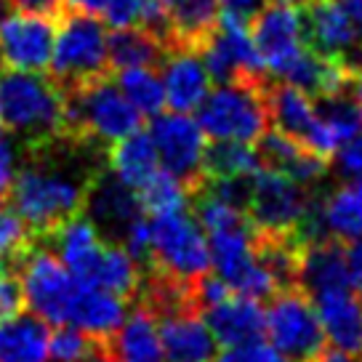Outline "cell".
Returning <instances> with one entry per match:
<instances>
[{"label":"cell","mask_w":362,"mask_h":362,"mask_svg":"<svg viewBox=\"0 0 362 362\" xmlns=\"http://www.w3.org/2000/svg\"><path fill=\"white\" fill-rule=\"evenodd\" d=\"M83 362H117V360H115L112 354H110V349L104 346V341H102V344H99L96 349L90 351V354H88V357H86Z\"/></svg>","instance_id":"cell-46"},{"label":"cell","mask_w":362,"mask_h":362,"mask_svg":"<svg viewBox=\"0 0 362 362\" xmlns=\"http://www.w3.org/2000/svg\"><path fill=\"white\" fill-rule=\"evenodd\" d=\"M136 194H139L144 216H163L173 214V211H184L187 203H189V194L181 187V181L163 168L141 189H136Z\"/></svg>","instance_id":"cell-32"},{"label":"cell","mask_w":362,"mask_h":362,"mask_svg":"<svg viewBox=\"0 0 362 362\" xmlns=\"http://www.w3.org/2000/svg\"><path fill=\"white\" fill-rule=\"evenodd\" d=\"M264 165H261V158L253 149V144L232 141V139H214V144L205 147V179H214V176H253Z\"/></svg>","instance_id":"cell-31"},{"label":"cell","mask_w":362,"mask_h":362,"mask_svg":"<svg viewBox=\"0 0 362 362\" xmlns=\"http://www.w3.org/2000/svg\"><path fill=\"white\" fill-rule=\"evenodd\" d=\"M218 0H165V48L200 54L218 24Z\"/></svg>","instance_id":"cell-16"},{"label":"cell","mask_w":362,"mask_h":362,"mask_svg":"<svg viewBox=\"0 0 362 362\" xmlns=\"http://www.w3.org/2000/svg\"><path fill=\"white\" fill-rule=\"evenodd\" d=\"M341 8L346 11V16H349V22L354 24V30H357V35H360L362 40V0H339Z\"/></svg>","instance_id":"cell-44"},{"label":"cell","mask_w":362,"mask_h":362,"mask_svg":"<svg viewBox=\"0 0 362 362\" xmlns=\"http://www.w3.org/2000/svg\"><path fill=\"white\" fill-rule=\"evenodd\" d=\"M54 19L19 11L0 19V57L13 69L43 72L54 51Z\"/></svg>","instance_id":"cell-14"},{"label":"cell","mask_w":362,"mask_h":362,"mask_svg":"<svg viewBox=\"0 0 362 362\" xmlns=\"http://www.w3.org/2000/svg\"><path fill=\"white\" fill-rule=\"evenodd\" d=\"M102 341L75 325H59L48 339V362H83Z\"/></svg>","instance_id":"cell-33"},{"label":"cell","mask_w":362,"mask_h":362,"mask_svg":"<svg viewBox=\"0 0 362 362\" xmlns=\"http://www.w3.org/2000/svg\"><path fill=\"white\" fill-rule=\"evenodd\" d=\"M256 144H259L256 152H259L264 168L280 170L293 181H298L301 187H312L328 173L330 160L320 158L317 152L304 147L293 136L283 134L280 128H274V131L267 128Z\"/></svg>","instance_id":"cell-19"},{"label":"cell","mask_w":362,"mask_h":362,"mask_svg":"<svg viewBox=\"0 0 362 362\" xmlns=\"http://www.w3.org/2000/svg\"><path fill=\"white\" fill-rule=\"evenodd\" d=\"M3 64H6V62H3V57H0V72H3Z\"/></svg>","instance_id":"cell-50"},{"label":"cell","mask_w":362,"mask_h":362,"mask_svg":"<svg viewBox=\"0 0 362 362\" xmlns=\"http://www.w3.org/2000/svg\"><path fill=\"white\" fill-rule=\"evenodd\" d=\"M16 176V155L13 147L0 136V197L6 200V194L11 189V181Z\"/></svg>","instance_id":"cell-40"},{"label":"cell","mask_w":362,"mask_h":362,"mask_svg":"<svg viewBox=\"0 0 362 362\" xmlns=\"http://www.w3.org/2000/svg\"><path fill=\"white\" fill-rule=\"evenodd\" d=\"M218 6H224V11L235 13V16L248 22L250 16L264 6V0H218Z\"/></svg>","instance_id":"cell-41"},{"label":"cell","mask_w":362,"mask_h":362,"mask_svg":"<svg viewBox=\"0 0 362 362\" xmlns=\"http://www.w3.org/2000/svg\"><path fill=\"white\" fill-rule=\"evenodd\" d=\"M248 33L269 75H277L306 45L301 11L293 3L261 6L248 19Z\"/></svg>","instance_id":"cell-13"},{"label":"cell","mask_w":362,"mask_h":362,"mask_svg":"<svg viewBox=\"0 0 362 362\" xmlns=\"http://www.w3.org/2000/svg\"><path fill=\"white\" fill-rule=\"evenodd\" d=\"M51 325L30 309L0 320V362H48Z\"/></svg>","instance_id":"cell-25"},{"label":"cell","mask_w":362,"mask_h":362,"mask_svg":"<svg viewBox=\"0 0 362 362\" xmlns=\"http://www.w3.org/2000/svg\"><path fill=\"white\" fill-rule=\"evenodd\" d=\"M203 320L214 333L216 344L232 346L243 341L264 339L267 336V315L259 298L229 293L216 304L205 306Z\"/></svg>","instance_id":"cell-18"},{"label":"cell","mask_w":362,"mask_h":362,"mask_svg":"<svg viewBox=\"0 0 362 362\" xmlns=\"http://www.w3.org/2000/svg\"><path fill=\"white\" fill-rule=\"evenodd\" d=\"M6 8H8V0H0V19L6 16Z\"/></svg>","instance_id":"cell-48"},{"label":"cell","mask_w":362,"mask_h":362,"mask_svg":"<svg viewBox=\"0 0 362 362\" xmlns=\"http://www.w3.org/2000/svg\"><path fill=\"white\" fill-rule=\"evenodd\" d=\"M285 362H288V360H285Z\"/></svg>","instance_id":"cell-52"},{"label":"cell","mask_w":362,"mask_h":362,"mask_svg":"<svg viewBox=\"0 0 362 362\" xmlns=\"http://www.w3.org/2000/svg\"><path fill=\"white\" fill-rule=\"evenodd\" d=\"M3 214H6V200L0 197V224H3ZM0 261H3V245H0Z\"/></svg>","instance_id":"cell-47"},{"label":"cell","mask_w":362,"mask_h":362,"mask_svg":"<svg viewBox=\"0 0 362 362\" xmlns=\"http://www.w3.org/2000/svg\"><path fill=\"white\" fill-rule=\"evenodd\" d=\"M147 264L184 280H197L211 272V248L200 221L184 211L152 216Z\"/></svg>","instance_id":"cell-7"},{"label":"cell","mask_w":362,"mask_h":362,"mask_svg":"<svg viewBox=\"0 0 362 362\" xmlns=\"http://www.w3.org/2000/svg\"><path fill=\"white\" fill-rule=\"evenodd\" d=\"M351 96H354V102L360 107L362 112V62L354 67V78H351Z\"/></svg>","instance_id":"cell-45"},{"label":"cell","mask_w":362,"mask_h":362,"mask_svg":"<svg viewBox=\"0 0 362 362\" xmlns=\"http://www.w3.org/2000/svg\"><path fill=\"white\" fill-rule=\"evenodd\" d=\"M346 269H349L351 293L362 304V238L346 240Z\"/></svg>","instance_id":"cell-38"},{"label":"cell","mask_w":362,"mask_h":362,"mask_svg":"<svg viewBox=\"0 0 362 362\" xmlns=\"http://www.w3.org/2000/svg\"><path fill=\"white\" fill-rule=\"evenodd\" d=\"M125 304L128 301L104 291L99 285L75 280V291H72L67 309V322L96 336V339H110L115 330L120 328L125 312H128Z\"/></svg>","instance_id":"cell-20"},{"label":"cell","mask_w":362,"mask_h":362,"mask_svg":"<svg viewBox=\"0 0 362 362\" xmlns=\"http://www.w3.org/2000/svg\"><path fill=\"white\" fill-rule=\"evenodd\" d=\"M317 214L325 235H333L344 243L362 238V179L349 181L330 192L325 200H320Z\"/></svg>","instance_id":"cell-28"},{"label":"cell","mask_w":362,"mask_h":362,"mask_svg":"<svg viewBox=\"0 0 362 362\" xmlns=\"http://www.w3.org/2000/svg\"><path fill=\"white\" fill-rule=\"evenodd\" d=\"M315 362H357V354H351V351H344L339 346H325V349L317 354Z\"/></svg>","instance_id":"cell-42"},{"label":"cell","mask_w":362,"mask_h":362,"mask_svg":"<svg viewBox=\"0 0 362 362\" xmlns=\"http://www.w3.org/2000/svg\"><path fill=\"white\" fill-rule=\"evenodd\" d=\"M216 362H285V357L264 339L243 341L216 351Z\"/></svg>","instance_id":"cell-34"},{"label":"cell","mask_w":362,"mask_h":362,"mask_svg":"<svg viewBox=\"0 0 362 362\" xmlns=\"http://www.w3.org/2000/svg\"><path fill=\"white\" fill-rule=\"evenodd\" d=\"M203 64L216 83H253L259 86L269 78L256 45L250 40L248 22L235 13H218L214 37L203 51Z\"/></svg>","instance_id":"cell-9"},{"label":"cell","mask_w":362,"mask_h":362,"mask_svg":"<svg viewBox=\"0 0 362 362\" xmlns=\"http://www.w3.org/2000/svg\"><path fill=\"white\" fill-rule=\"evenodd\" d=\"M309 200L312 197L298 181L274 168H261L253 173L245 216L261 232H301Z\"/></svg>","instance_id":"cell-10"},{"label":"cell","mask_w":362,"mask_h":362,"mask_svg":"<svg viewBox=\"0 0 362 362\" xmlns=\"http://www.w3.org/2000/svg\"><path fill=\"white\" fill-rule=\"evenodd\" d=\"M104 165L131 189H141L160 170V158L149 131L136 128L134 134L112 141L104 152Z\"/></svg>","instance_id":"cell-24"},{"label":"cell","mask_w":362,"mask_h":362,"mask_svg":"<svg viewBox=\"0 0 362 362\" xmlns=\"http://www.w3.org/2000/svg\"><path fill=\"white\" fill-rule=\"evenodd\" d=\"M149 136L155 141L160 158V168L181 181L187 194H194L205 181V134L200 123L187 112L155 115L149 125Z\"/></svg>","instance_id":"cell-8"},{"label":"cell","mask_w":362,"mask_h":362,"mask_svg":"<svg viewBox=\"0 0 362 362\" xmlns=\"http://www.w3.org/2000/svg\"><path fill=\"white\" fill-rule=\"evenodd\" d=\"M16 11H30V13H43L51 19H59L67 11V0H8Z\"/></svg>","instance_id":"cell-39"},{"label":"cell","mask_w":362,"mask_h":362,"mask_svg":"<svg viewBox=\"0 0 362 362\" xmlns=\"http://www.w3.org/2000/svg\"><path fill=\"white\" fill-rule=\"evenodd\" d=\"M54 35L57 37L48 69L59 88H69L112 72L107 62V33L99 16L67 8L59 16V30Z\"/></svg>","instance_id":"cell-3"},{"label":"cell","mask_w":362,"mask_h":362,"mask_svg":"<svg viewBox=\"0 0 362 362\" xmlns=\"http://www.w3.org/2000/svg\"><path fill=\"white\" fill-rule=\"evenodd\" d=\"M19 274L24 293V309L43 317L48 325H64L67 322L69 298L75 291V277L62 264L51 248L33 243L8 264Z\"/></svg>","instance_id":"cell-6"},{"label":"cell","mask_w":362,"mask_h":362,"mask_svg":"<svg viewBox=\"0 0 362 362\" xmlns=\"http://www.w3.org/2000/svg\"><path fill=\"white\" fill-rule=\"evenodd\" d=\"M104 6H107V0H67V8L90 13V16H102Z\"/></svg>","instance_id":"cell-43"},{"label":"cell","mask_w":362,"mask_h":362,"mask_svg":"<svg viewBox=\"0 0 362 362\" xmlns=\"http://www.w3.org/2000/svg\"><path fill=\"white\" fill-rule=\"evenodd\" d=\"M267 83V80H264ZM264 83H218L208 90L200 110V128L208 139H232L256 144L269 128V110L264 99Z\"/></svg>","instance_id":"cell-4"},{"label":"cell","mask_w":362,"mask_h":362,"mask_svg":"<svg viewBox=\"0 0 362 362\" xmlns=\"http://www.w3.org/2000/svg\"><path fill=\"white\" fill-rule=\"evenodd\" d=\"M325 339L351 354H362V304L360 298L346 291V293L322 296L315 301Z\"/></svg>","instance_id":"cell-26"},{"label":"cell","mask_w":362,"mask_h":362,"mask_svg":"<svg viewBox=\"0 0 362 362\" xmlns=\"http://www.w3.org/2000/svg\"><path fill=\"white\" fill-rule=\"evenodd\" d=\"M24 309V293L19 274L8 264H0V320L16 315Z\"/></svg>","instance_id":"cell-35"},{"label":"cell","mask_w":362,"mask_h":362,"mask_svg":"<svg viewBox=\"0 0 362 362\" xmlns=\"http://www.w3.org/2000/svg\"><path fill=\"white\" fill-rule=\"evenodd\" d=\"M43 243H48V248L62 259L69 274L75 280H83V283L90 277V272L99 261V253L104 248L102 235L96 232V226L90 224V218L83 211L78 216H72L67 224L59 226Z\"/></svg>","instance_id":"cell-22"},{"label":"cell","mask_w":362,"mask_h":362,"mask_svg":"<svg viewBox=\"0 0 362 362\" xmlns=\"http://www.w3.org/2000/svg\"><path fill=\"white\" fill-rule=\"evenodd\" d=\"M267 315V336L288 362H315L328 346L315 301L304 288H285L272 296Z\"/></svg>","instance_id":"cell-5"},{"label":"cell","mask_w":362,"mask_h":362,"mask_svg":"<svg viewBox=\"0 0 362 362\" xmlns=\"http://www.w3.org/2000/svg\"><path fill=\"white\" fill-rule=\"evenodd\" d=\"M274 3H306V0H274Z\"/></svg>","instance_id":"cell-49"},{"label":"cell","mask_w":362,"mask_h":362,"mask_svg":"<svg viewBox=\"0 0 362 362\" xmlns=\"http://www.w3.org/2000/svg\"><path fill=\"white\" fill-rule=\"evenodd\" d=\"M0 125L27 152L64 141V93L54 78L37 72L13 67L0 72Z\"/></svg>","instance_id":"cell-2"},{"label":"cell","mask_w":362,"mask_h":362,"mask_svg":"<svg viewBox=\"0 0 362 362\" xmlns=\"http://www.w3.org/2000/svg\"><path fill=\"white\" fill-rule=\"evenodd\" d=\"M158 333L168 362H211L218 351L203 312L194 309L158 317Z\"/></svg>","instance_id":"cell-17"},{"label":"cell","mask_w":362,"mask_h":362,"mask_svg":"<svg viewBox=\"0 0 362 362\" xmlns=\"http://www.w3.org/2000/svg\"><path fill=\"white\" fill-rule=\"evenodd\" d=\"M339 170L344 176H351V179H362V131L354 134L349 141H344L339 149Z\"/></svg>","instance_id":"cell-36"},{"label":"cell","mask_w":362,"mask_h":362,"mask_svg":"<svg viewBox=\"0 0 362 362\" xmlns=\"http://www.w3.org/2000/svg\"><path fill=\"white\" fill-rule=\"evenodd\" d=\"M86 283H93L110 291V293L120 296L123 301H134L139 293V283H141V267L136 259L117 243H104L99 261L90 272Z\"/></svg>","instance_id":"cell-29"},{"label":"cell","mask_w":362,"mask_h":362,"mask_svg":"<svg viewBox=\"0 0 362 362\" xmlns=\"http://www.w3.org/2000/svg\"><path fill=\"white\" fill-rule=\"evenodd\" d=\"M117 88L144 117H155L165 107V90L158 67H123L112 72Z\"/></svg>","instance_id":"cell-30"},{"label":"cell","mask_w":362,"mask_h":362,"mask_svg":"<svg viewBox=\"0 0 362 362\" xmlns=\"http://www.w3.org/2000/svg\"><path fill=\"white\" fill-rule=\"evenodd\" d=\"M0 134H3V125H0Z\"/></svg>","instance_id":"cell-51"},{"label":"cell","mask_w":362,"mask_h":362,"mask_svg":"<svg viewBox=\"0 0 362 362\" xmlns=\"http://www.w3.org/2000/svg\"><path fill=\"white\" fill-rule=\"evenodd\" d=\"M102 16L112 24L115 30L139 24V0H107Z\"/></svg>","instance_id":"cell-37"},{"label":"cell","mask_w":362,"mask_h":362,"mask_svg":"<svg viewBox=\"0 0 362 362\" xmlns=\"http://www.w3.org/2000/svg\"><path fill=\"white\" fill-rule=\"evenodd\" d=\"M168 54L165 43L158 35L147 30V27H117L110 37H107V62L110 69L123 67H158Z\"/></svg>","instance_id":"cell-27"},{"label":"cell","mask_w":362,"mask_h":362,"mask_svg":"<svg viewBox=\"0 0 362 362\" xmlns=\"http://www.w3.org/2000/svg\"><path fill=\"white\" fill-rule=\"evenodd\" d=\"M298 288H304L312 301L351 291L349 269H346V243L333 235L306 240L298 264Z\"/></svg>","instance_id":"cell-15"},{"label":"cell","mask_w":362,"mask_h":362,"mask_svg":"<svg viewBox=\"0 0 362 362\" xmlns=\"http://www.w3.org/2000/svg\"><path fill=\"white\" fill-rule=\"evenodd\" d=\"M163 90L165 104L173 112H192L197 110L211 90V75L205 69L200 54L192 51H170L163 59Z\"/></svg>","instance_id":"cell-21"},{"label":"cell","mask_w":362,"mask_h":362,"mask_svg":"<svg viewBox=\"0 0 362 362\" xmlns=\"http://www.w3.org/2000/svg\"><path fill=\"white\" fill-rule=\"evenodd\" d=\"M83 214L90 218V224L96 226L104 243L123 245L125 232L131 229L134 221L144 216V211H141L136 189H131L107 165H102L88 181Z\"/></svg>","instance_id":"cell-11"},{"label":"cell","mask_w":362,"mask_h":362,"mask_svg":"<svg viewBox=\"0 0 362 362\" xmlns=\"http://www.w3.org/2000/svg\"><path fill=\"white\" fill-rule=\"evenodd\" d=\"M96 155L102 152L67 139L27 152L30 163L13 176L6 203L22 216L35 243L51 238L59 226L83 211L88 181L102 168L99 163H88Z\"/></svg>","instance_id":"cell-1"},{"label":"cell","mask_w":362,"mask_h":362,"mask_svg":"<svg viewBox=\"0 0 362 362\" xmlns=\"http://www.w3.org/2000/svg\"><path fill=\"white\" fill-rule=\"evenodd\" d=\"M304 43L315 54L349 67L362 62V40L339 0H306L301 8Z\"/></svg>","instance_id":"cell-12"},{"label":"cell","mask_w":362,"mask_h":362,"mask_svg":"<svg viewBox=\"0 0 362 362\" xmlns=\"http://www.w3.org/2000/svg\"><path fill=\"white\" fill-rule=\"evenodd\" d=\"M104 346L117 362H165L158 320L141 304H134L131 312H125L120 328L104 339Z\"/></svg>","instance_id":"cell-23"}]
</instances>
